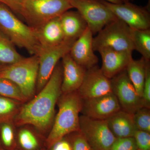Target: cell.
<instances>
[{"mask_svg": "<svg viewBox=\"0 0 150 150\" xmlns=\"http://www.w3.org/2000/svg\"><path fill=\"white\" fill-rule=\"evenodd\" d=\"M62 67L60 62L48 82L37 95L23 103L13 120L16 127L28 125L45 134L51 130L55 117V107L62 94Z\"/></svg>", "mask_w": 150, "mask_h": 150, "instance_id": "1", "label": "cell"}, {"mask_svg": "<svg viewBox=\"0 0 150 150\" xmlns=\"http://www.w3.org/2000/svg\"><path fill=\"white\" fill-rule=\"evenodd\" d=\"M83 103L78 91L60 96L57 103L59 111L46 141L48 149L67 135L80 131L79 113Z\"/></svg>", "mask_w": 150, "mask_h": 150, "instance_id": "2", "label": "cell"}, {"mask_svg": "<svg viewBox=\"0 0 150 150\" xmlns=\"http://www.w3.org/2000/svg\"><path fill=\"white\" fill-rule=\"evenodd\" d=\"M0 30L15 46L25 49L31 55H37L40 45L35 30L21 21L12 11L0 4Z\"/></svg>", "mask_w": 150, "mask_h": 150, "instance_id": "3", "label": "cell"}, {"mask_svg": "<svg viewBox=\"0 0 150 150\" xmlns=\"http://www.w3.org/2000/svg\"><path fill=\"white\" fill-rule=\"evenodd\" d=\"M38 71V59L36 55L23 57L12 64L4 66L0 71V77L6 78L19 88L28 100L36 93Z\"/></svg>", "mask_w": 150, "mask_h": 150, "instance_id": "4", "label": "cell"}, {"mask_svg": "<svg viewBox=\"0 0 150 150\" xmlns=\"http://www.w3.org/2000/svg\"><path fill=\"white\" fill-rule=\"evenodd\" d=\"M71 8V0H24L20 16L35 28Z\"/></svg>", "mask_w": 150, "mask_h": 150, "instance_id": "5", "label": "cell"}, {"mask_svg": "<svg viewBox=\"0 0 150 150\" xmlns=\"http://www.w3.org/2000/svg\"><path fill=\"white\" fill-rule=\"evenodd\" d=\"M94 51L105 48L117 51H134L131 28L123 21L116 19L108 23L93 38Z\"/></svg>", "mask_w": 150, "mask_h": 150, "instance_id": "6", "label": "cell"}, {"mask_svg": "<svg viewBox=\"0 0 150 150\" xmlns=\"http://www.w3.org/2000/svg\"><path fill=\"white\" fill-rule=\"evenodd\" d=\"M93 34L98 33L108 23L117 19L102 0H71Z\"/></svg>", "mask_w": 150, "mask_h": 150, "instance_id": "7", "label": "cell"}, {"mask_svg": "<svg viewBox=\"0 0 150 150\" xmlns=\"http://www.w3.org/2000/svg\"><path fill=\"white\" fill-rule=\"evenodd\" d=\"M75 41L64 40L57 46L46 48L40 47L36 55L38 59L36 93H38L46 85L60 60L69 53Z\"/></svg>", "mask_w": 150, "mask_h": 150, "instance_id": "8", "label": "cell"}, {"mask_svg": "<svg viewBox=\"0 0 150 150\" xmlns=\"http://www.w3.org/2000/svg\"><path fill=\"white\" fill-rule=\"evenodd\" d=\"M80 129L93 150H110L116 139L106 120H98L80 116Z\"/></svg>", "mask_w": 150, "mask_h": 150, "instance_id": "9", "label": "cell"}, {"mask_svg": "<svg viewBox=\"0 0 150 150\" xmlns=\"http://www.w3.org/2000/svg\"><path fill=\"white\" fill-rule=\"evenodd\" d=\"M110 80L112 93L117 98L121 110L134 114L144 107L142 98L137 93L126 69Z\"/></svg>", "mask_w": 150, "mask_h": 150, "instance_id": "10", "label": "cell"}, {"mask_svg": "<svg viewBox=\"0 0 150 150\" xmlns=\"http://www.w3.org/2000/svg\"><path fill=\"white\" fill-rule=\"evenodd\" d=\"M102 1L117 18L126 23L130 28L149 29L150 15L147 8L137 6L131 2L115 4L103 0Z\"/></svg>", "mask_w": 150, "mask_h": 150, "instance_id": "11", "label": "cell"}, {"mask_svg": "<svg viewBox=\"0 0 150 150\" xmlns=\"http://www.w3.org/2000/svg\"><path fill=\"white\" fill-rule=\"evenodd\" d=\"M78 91L83 100L112 93L110 80L105 76L97 65L86 70Z\"/></svg>", "mask_w": 150, "mask_h": 150, "instance_id": "12", "label": "cell"}, {"mask_svg": "<svg viewBox=\"0 0 150 150\" xmlns=\"http://www.w3.org/2000/svg\"><path fill=\"white\" fill-rule=\"evenodd\" d=\"M121 110L117 98L113 93L84 100L81 112L83 115L98 120H107Z\"/></svg>", "mask_w": 150, "mask_h": 150, "instance_id": "13", "label": "cell"}, {"mask_svg": "<svg viewBox=\"0 0 150 150\" xmlns=\"http://www.w3.org/2000/svg\"><path fill=\"white\" fill-rule=\"evenodd\" d=\"M93 35L89 28H87L75 41L69 53L76 63L86 70L96 66L98 62L93 50Z\"/></svg>", "mask_w": 150, "mask_h": 150, "instance_id": "14", "label": "cell"}, {"mask_svg": "<svg viewBox=\"0 0 150 150\" xmlns=\"http://www.w3.org/2000/svg\"><path fill=\"white\" fill-rule=\"evenodd\" d=\"M62 60V93L77 91L82 83L87 70L76 63L69 53Z\"/></svg>", "mask_w": 150, "mask_h": 150, "instance_id": "15", "label": "cell"}, {"mask_svg": "<svg viewBox=\"0 0 150 150\" xmlns=\"http://www.w3.org/2000/svg\"><path fill=\"white\" fill-rule=\"evenodd\" d=\"M99 52L102 59L100 69L105 76L112 79L126 69L132 59V52L117 51L108 48L101 49Z\"/></svg>", "mask_w": 150, "mask_h": 150, "instance_id": "16", "label": "cell"}, {"mask_svg": "<svg viewBox=\"0 0 150 150\" xmlns=\"http://www.w3.org/2000/svg\"><path fill=\"white\" fill-rule=\"evenodd\" d=\"M33 28L40 47L46 48L57 46L64 40L59 17Z\"/></svg>", "mask_w": 150, "mask_h": 150, "instance_id": "17", "label": "cell"}, {"mask_svg": "<svg viewBox=\"0 0 150 150\" xmlns=\"http://www.w3.org/2000/svg\"><path fill=\"white\" fill-rule=\"evenodd\" d=\"M110 131L116 138L133 137L137 129L134 114L121 110L106 120Z\"/></svg>", "mask_w": 150, "mask_h": 150, "instance_id": "18", "label": "cell"}, {"mask_svg": "<svg viewBox=\"0 0 150 150\" xmlns=\"http://www.w3.org/2000/svg\"><path fill=\"white\" fill-rule=\"evenodd\" d=\"M59 18L64 40L75 41L88 27L85 21L78 11H67Z\"/></svg>", "mask_w": 150, "mask_h": 150, "instance_id": "19", "label": "cell"}, {"mask_svg": "<svg viewBox=\"0 0 150 150\" xmlns=\"http://www.w3.org/2000/svg\"><path fill=\"white\" fill-rule=\"evenodd\" d=\"M145 64L146 60L143 57L139 60L132 58L126 68L130 80L142 98L145 81Z\"/></svg>", "mask_w": 150, "mask_h": 150, "instance_id": "20", "label": "cell"}, {"mask_svg": "<svg viewBox=\"0 0 150 150\" xmlns=\"http://www.w3.org/2000/svg\"><path fill=\"white\" fill-rule=\"evenodd\" d=\"M15 46L0 30V64L4 66L12 64L23 58Z\"/></svg>", "mask_w": 150, "mask_h": 150, "instance_id": "21", "label": "cell"}, {"mask_svg": "<svg viewBox=\"0 0 150 150\" xmlns=\"http://www.w3.org/2000/svg\"><path fill=\"white\" fill-rule=\"evenodd\" d=\"M131 34L134 50L139 52L145 60L150 61V28L142 30L131 28Z\"/></svg>", "mask_w": 150, "mask_h": 150, "instance_id": "22", "label": "cell"}, {"mask_svg": "<svg viewBox=\"0 0 150 150\" xmlns=\"http://www.w3.org/2000/svg\"><path fill=\"white\" fill-rule=\"evenodd\" d=\"M23 103L0 95V122L13 121Z\"/></svg>", "mask_w": 150, "mask_h": 150, "instance_id": "23", "label": "cell"}, {"mask_svg": "<svg viewBox=\"0 0 150 150\" xmlns=\"http://www.w3.org/2000/svg\"><path fill=\"white\" fill-rule=\"evenodd\" d=\"M0 95L22 103L28 101L19 88L13 82L6 78L0 77Z\"/></svg>", "mask_w": 150, "mask_h": 150, "instance_id": "24", "label": "cell"}, {"mask_svg": "<svg viewBox=\"0 0 150 150\" xmlns=\"http://www.w3.org/2000/svg\"><path fill=\"white\" fill-rule=\"evenodd\" d=\"M13 121L0 122V146L7 150H12L15 144V128Z\"/></svg>", "mask_w": 150, "mask_h": 150, "instance_id": "25", "label": "cell"}, {"mask_svg": "<svg viewBox=\"0 0 150 150\" xmlns=\"http://www.w3.org/2000/svg\"><path fill=\"white\" fill-rule=\"evenodd\" d=\"M18 134L19 144L25 150H36L39 146V142L31 127L24 125L19 126Z\"/></svg>", "mask_w": 150, "mask_h": 150, "instance_id": "26", "label": "cell"}, {"mask_svg": "<svg viewBox=\"0 0 150 150\" xmlns=\"http://www.w3.org/2000/svg\"><path fill=\"white\" fill-rule=\"evenodd\" d=\"M134 122L137 129L150 133V110L149 108L143 107L134 114Z\"/></svg>", "mask_w": 150, "mask_h": 150, "instance_id": "27", "label": "cell"}, {"mask_svg": "<svg viewBox=\"0 0 150 150\" xmlns=\"http://www.w3.org/2000/svg\"><path fill=\"white\" fill-rule=\"evenodd\" d=\"M144 107L150 108V61L146 60L145 78L142 96Z\"/></svg>", "mask_w": 150, "mask_h": 150, "instance_id": "28", "label": "cell"}, {"mask_svg": "<svg viewBox=\"0 0 150 150\" xmlns=\"http://www.w3.org/2000/svg\"><path fill=\"white\" fill-rule=\"evenodd\" d=\"M137 144L134 137L116 138L110 150H137Z\"/></svg>", "mask_w": 150, "mask_h": 150, "instance_id": "29", "label": "cell"}, {"mask_svg": "<svg viewBox=\"0 0 150 150\" xmlns=\"http://www.w3.org/2000/svg\"><path fill=\"white\" fill-rule=\"evenodd\" d=\"M150 133L137 130L134 137L138 149L150 150Z\"/></svg>", "mask_w": 150, "mask_h": 150, "instance_id": "30", "label": "cell"}, {"mask_svg": "<svg viewBox=\"0 0 150 150\" xmlns=\"http://www.w3.org/2000/svg\"><path fill=\"white\" fill-rule=\"evenodd\" d=\"M75 134L71 144L72 150H93L81 131Z\"/></svg>", "mask_w": 150, "mask_h": 150, "instance_id": "31", "label": "cell"}, {"mask_svg": "<svg viewBox=\"0 0 150 150\" xmlns=\"http://www.w3.org/2000/svg\"><path fill=\"white\" fill-rule=\"evenodd\" d=\"M24 0H0V4L7 7L15 14L20 15Z\"/></svg>", "mask_w": 150, "mask_h": 150, "instance_id": "32", "label": "cell"}, {"mask_svg": "<svg viewBox=\"0 0 150 150\" xmlns=\"http://www.w3.org/2000/svg\"><path fill=\"white\" fill-rule=\"evenodd\" d=\"M49 149L50 150H72V145L64 137L54 144Z\"/></svg>", "mask_w": 150, "mask_h": 150, "instance_id": "33", "label": "cell"}, {"mask_svg": "<svg viewBox=\"0 0 150 150\" xmlns=\"http://www.w3.org/2000/svg\"><path fill=\"white\" fill-rule=\"evenodd\" d=\"M109 3L115 4H123V3L131 2L132 0H103Z\"/></svg>", "mask_w": 150, "mask_h": 150, "instance_id": "34", "label": "cell"}, {"mask_svg": "<svg viewBox=\"0 0 150 150\" xmlns=\"http://www.w3.org/2000/svg\"><path fill=\"white\" fill-rule=\"evenodd\" d=\"M4 67V66H3V65L0 64V71H1V69H2Z\"/></svg>", "mask_w": 150, "mask_h": 150, "instance_id": "35", "label": "cell"}, {"mask_svg": "<svg viewBox=\"0 0 150 150\" xmlns=\"http://www.w3.org/2000/svg\"><path fill=\"white\" fill-rule=\"evenodd\" d=\"M0 150H7L6 149H3V148H2L0 146Z\"/></svg>", "mask_w": 150, "mask_h": 150, "instance_id": "36", "label": "cell"}, {"mask_svg": "<svg viewBox=\"0 0 150 150\" xmlns=\"http://www.w3.org/2000/svg\"><path fill=\"white\" fill-rule=\"evenodd\" d=\"M137 150H140L138 149H137Z\"/></svg>", "mask_w": 150, "mask_h": 150, "instance_id": "37", "label": "cell"}]
</instances>
